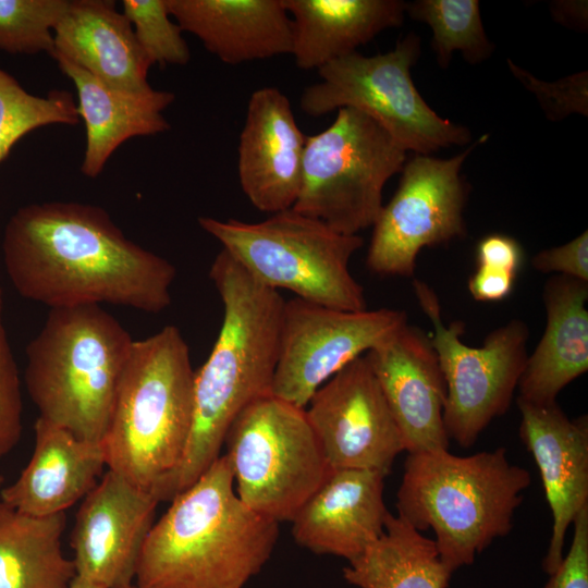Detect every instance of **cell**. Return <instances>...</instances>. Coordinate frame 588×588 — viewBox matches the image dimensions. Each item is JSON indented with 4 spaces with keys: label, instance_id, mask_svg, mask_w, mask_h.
<instances>
[{
    "label": "cell",
    "instance_id": "cell-1",
    "mask_svg": "<svg viewBox=\"0 0 588 588\" xmlns=\"http://www.w3.org/2000/svg\"><path fill=\"white\" fill-rule=\"evenodd\" d=\"M2 255L19 294L50 309L107 303L155 314L171 304L174 266L127 238L98 206L19 208L4 228Z\"/></svg>",
    "mask_w": 588,
    "mask_h": 588
},
{
    "label": "cell",
    "instance_id": "cell-2",
    "mask_svg": "<svg viewBox=\"0 0 588 588\" xmlns=\"http://www.w3.org/2000/svg\"><path fill=\"white\" fill-rule=\"evenodd\" d=\"M209 278L223 305L218 338L195 371L194 411L173 497L193 485L220 456L226 432L252 402L271 394L284 299L256 281L223 248Z\"/></svg>",
    "mask_w": 588,
    "mask_h": 588
},
{
    "label": "cell",
    "instance_id": "cell-3",
    "mask_svg": "<svg viewBox=\"0 0 588 588\" xmlns=\"http://www.w3.org/2000/svg\"><path fill=\"white\" fill-rule=\"evenodd\" d=\"M220 455L155 522L142 548L139 588H243L270 559L279 522L247 506Z\"/></svg>",
    "mask_w": 588,
    "mask_h": 588
},
{
    "label": "cell",
    "instance_id": "cell-4",
    "mask_svg": "<svg viewBox=\"0 0 588 588\" xmlns=\"http://www.w3.org/2000/svg\"><path fill=\"white\" fill-rule=\"evenodd\" d=\"M189 348L175 326L134 340L102 440L107 468L171 500L194 411Z\"/></svg>",
    "mask_w": 588,
    "mask_h": 588
},
{
    "label": "cell",
    "instance_id": "cell-5",
    "mask_svg": "<svg viewBox=\"0 0 588 588\" xmlns=\"http://www.w3.org/2000/svg\"><path fill=\"white\" fill-rule=\"evenodd\" d=\"M530 481L504 448L469 456L448 450L408 453L397 515L420 532L432 529L440 558L454 573L510 532Z\"/></svg>",
    "mask_w": 588,
    "mask_h": 588
},
{
    "label": "cell",
    "instance_id": "cell-6",
    "mask_svg": "<svg viewBox=\"0 0 588 588\" xmlns=\"http://www.w3.org/2000/svg\"><path fill=\"white\" fill-rule=\"evenodd\" d=\"M133 343L100 305L51 308L26 347L25 387L38 417L101 442Z\"/></svg>",
    "mask_w": 588,
    "mask_h": 588
},
{
    "label": "cell",
    "instance_id": "cell-7",
    "mask_svg": "<svg viewBox=\"0 0 588 588\" xmlns=\"http://www.w3.org/2000/svg\"><path fill=\"white\" fill-rule=\"evenodd\" d=\"M198 223L262 285L330 308H367L364 289L350 271L363 246L358 234L339 233L292 208L260 222L200 217Z\"/></svg>",
    "mask_w": 588,
    "mask_h": 588
},
{
    "label": "cell",
    "instance_id": "cell-8",
    "mask_svg": "<svg viewBox=\"0 0 588 588\" xmlns=\"http://www.w3.org/2000/svg\"><path fill=\"white\" fill-rule=\"evenodd\" d=\"M406 151L373 119L341 108L322 132L306 136L298 196L292 209L334 231L357 235L376 222L388 180Z\"/></svg>",
    "mask_w": 588,
    "mask_h": 588
},
{
    "label": "cell",
    "instance_id": "cell-9",
    "mask_svg": "<svg viewBox=\"0 0 588 588\" xmlns=\"http://www.w3.org/2000/svg\"><path fill=\"white\" fill-rule=\"evenodd\" d=\"M224 443L238 498L279 523L291 522L332 471L305 408L271 394L236 416Z\"/></svg>",
    "mask_w": 588,
    "mask_h": 588
},
{
    "label": "cell",
    "instance_id": "cell-10",
    "mask_svg": "<svg viewBox=\"0 0 588 588\" xmlns=\"http://www.w3.org/2000/svg\"><path fill=\"white\" fill-rule=\"evenodd\" d=\"M420 54V38L408 34L387 53L353 52L318 70L299 106L317 118L353 108L377 121L405 150L429 156L442 147L470 142L469 131L438 115L416 89L411 68Z\"/></svg>",
    "mask_w": 588,
    "mask_h": 588
},
{
    "label": "cell",
    "instance_id": "cell-11",
    "mask_svg": "<svg viewBox=\"0 0 588 588\" xmlns=\"http://www.w3.org/2000/svg\"><path fill=\"white\" fill-rule=\"evenodd\" d=\"M413 286L433 328L430 341L445 382L443 422L448 437L469 448L512 402L528 356V328L513 319L490 332L481 346H468L461 339L463 323L443 322L436 292L418 279Z\"/></svg>",
    "mask_w": 588,
    "mask_h": 588
},
{
    "label": "cell",
    "instance_id": "cell-12",
    "mask_svg": "<svg viewBox=\"0 0 588 588\" xmlns=\"http://www.w3.org/2000/svg\"><path fill=\"white\" fill-rule=\"evenodd\" d=\"M479 142L450 159L416 155L373 223L367 267L379 275L413 277L419 252L465 234L462 164Z\"/></svg>",
    "mask_w": 588,
    "mask_h": 588
},
{
    "label": "cell",
    "instance_id": "cell-13",
    "mask_svg": "<svg viewBox=\"0 0 588 588\" xmlns=\"http://www.w3.org/2000/svg\"><path fill=\"white\" fill-rule=\"evenodd\" d=\"M405 323L399 309L352 311L285 301L271 395L306 408L322 384Z\"/></svg>",
    "mask_w": 588,
    "mask_h": 588
},
{
    "label": "cell",
    "instance_id": "cell-14",
    "mask_svg": "<svg viewBox=\"0 0 588 588\" xmlns=\"http://www.w3.org/2000/svg\"><path fill=\"white\" fill-rule=\"evenodd\" d=\"M307 419L332 470L364 469L388 476L405 451L402 433L365 355L311 396Z\"/></svg>",
    "mask_w": 588,
    "mask_h": 588
},
{
    "label": "cell",
    "instance_id": "cell-15",
    "mask_svg": "<svg viewBox=\"0 0 588 588\" xmlns=\"http://www.w3.org/2000/svg\"><path fill=\"white\" fill-rule=\"evenodd\" d=\"M159 502L108 469L76 513L70 538L76 576L103 588L133 584Z\"/></svg>",
    "mask_w": 588,
    "mask_h": 588
},
{
    "label": "cell",
    "instance_id": "cell-16",
    "mask_svg": "<svg viewBox=\"0 0 588 588\" xmlns=\"http://www.w3.org/2000/svg\"><path fill=\"white\" fill-rule=\"evenodd\" d=\"M365 356L402 433L405 451L448 450L445 382L430 338L405 323Z\"/></svg>",
    "mask_w": 588,
    "mask_h": 588
},
{
    "label": "cell",
    "instance_id": "cell-17",
    "mask_svg": "<svg viewBox=\"0 0 588 588\" xmlns=\"http://www.w3.org/2000/svg\"><path fill=\"white\" fill-rule=\"evenodd\" d=\"M517 406L519 437L538 466L553 517L542 562L550 576L563 560L568 527L588 506V419L568 418L556 402L535 404L518 397Z\"/></svg>",
    "mask_w": 588,
    "mask_h": 588
},
{
    "label": "cell",
    "instance_id": "cell-18",
    "mask_svg": "<svg viewBox=\"0 0 588 588\" xmlns=\"http://www.w3.org/2000/svg\"><path fill=\"white\" fill-rule=\"evenodd\" d=\"M306 136L289 98L275 87L255 90L248 100L238 143V180L258 210L275 213L298 196Z\"/></svg>",
    "mask_w": 588,
    "mask_h": 588
},
{
    "label": "cell",
    "instance_id": "cell-19",
    "mask_svg": "<svg viewBox=\"0 0 588 588\" xmlns=\"http://www.w3.org/2000/svg\"><path fill=\"white\" fill-rule=\"evenodd\" d=\"M385 475L364 469H335L298 510L292 523L296 543L317 554L348 562L384 530Z\"/></svg>",
    "mask_w": 588,
    "mask_h": 588
},
{
    "label": "cell",
    "instance_id": "cell-20",
    "mask_svg": "<svg viewBox=\"0 0 588 588\" xmlns=\"http://www.w3.org/2000/svg\"><path fill=\"white\" fill-rule=\"evenodd\" d=\"M33 454L0 500L32 516L65 513L97 485L107 467L101 442L77 438L40 417L34 425Z\"/></svg>",
    "mask_w": 588,
    "mask_h": 588
},
{
    "label": "cell",
    "instance_id": "cell-21",
    "mask_svg": "<svg viewBox=\"0 0 588 588\" xmlns=\"http://www.w3.org/2000/svg\"><path fill=\"white\" fill-rule=\"evenodd\" d=\"M167 7L182 32L224 63L291 54L292 20L283 0H167Z\"/></svg>",
    "mask_w": 588,
    "mask_h": 588
},
{
    "label": "cell",
    "instance_id": "cell-22",
    "mask_svg": "<svg viewBox=\"0 0 588 588\" xmlns=\"http://www.w3.org/2000/svg\"><path fill=\"white\" fill-rule=\"evenodd\" d=\"M102 83L123 90L151 86L152 66L133 27L111 0H71L53 30V51Z\"/></svg>",
    "mask_w": 588,
    "mask_h": 588
},
{
    "label": "cell",
    "instance_id": "cell-23",
    "mask_svg": "<svg viewBox=\"0 0 588 588\" xmlns=\"http://www.w3.org/2000/svg\"><path fill=\"white\" fill-rule=\"evenodd\" d=\"M51 57L76 88L77 112L86 130L81 166L84 175L97 177L125 140L170 128L162 112L174 101L173 93L152 87L144 91L118 89L60 54L52 53Z\"/></svg>",
    "mask_w": 588,
    "mask_h": 588
},
{
    "label": "cell",
    "instance_id": "cell-24",
    "mask_svg": "<svg viewBox=\"0 0 588 588\" xmlns=\"http://www.w3.org/2000/svg\"><path fill=\"white\" fill-rule=\"evenodd\" d=\"M588 282L565 275L549 279L543 290L544 333L527 356L518 382L519 399L556 402L564 387L588 370Z\"/></svg>",
    "mask_w": 588,
    "mask_h": 588
},
{
    "label": "cell",
    "instance_id": "cell-25",
    "mask_svg": "<svg viewBox=\"0 0 588 588\" xmlns=\"http://www.w3.org/2000/svg\"><path fill=\"white\" fill-rule=\"evenodd\" d=\"M292 15V50L296 65L317 71L356 52L389 27L403 23L401 0H283Z\"/></svg>",
    "mask_w": 588,
    "mask_h": 588
},
{
    "label": "cell",
    "instance_id": "cell-26",
    "mask_svg": "<svg viewBox=\"0 0 588 588\" xmlns=\"http://www.w3.org/2000/svg\"><path fill=\"white\" fill-rule=\"evenodd\" d=\"M65 513L23 514L0 500V588H68L76 576L62 551Z\"/></svg>",
    "mask_w": 588,
    "mask_h": 588
},
{
    "label": "cell",
    "instance_id": "cell-27",
    "mask_svg": "<svg viewBox=\"0 0 588 588\" xmlns=\"http://www.w3.org/2000/svg\"><path fill=\"white\" fill-rule=\"evenodd\" d=\"M452 574L433 539L391 513L381 536L343 568L358 588H448Z\"/></svg>",
    "mask_w": 588,
    "mask_h": 588
},
{
    "label": "cell",
    "instance_id": "cell-28",
    "mask_svg": "<svg viewBox=\"0 0 588 588\" xmlns=\"http://www.w3.org/2000/svg\"><path fill=\"white\" fill-rule=\"evenodd\" d=\"M406 12L430 26L432 50L441 68L450 64L455 51L471 64L486 60L493 51L477 0H416L406 3Z\"/></svg>",
    "mask_w": 588,
    "mask_h": 588
},
{
    "label": "cell",
    "instance_id": "cell-29",
    "mask_svg": "<svg viewBox=\"0 0 588 588\" xmlns=\"http://www.w3.org/2000/svg\"><path fill=\"white\" fill-rule=\"evenodd\" d=\"M79 122L73 95L51 90L35 96L0 69V162L27 133L51 124L76 125Z\"/></svg>",
    "mask_w": 588,
    "mask_h": 588
},
{
    "label": "cell",
    "instance_id": "cell-30",
    "mask_svg": "<svg viewBox=\"0 0 588 588\" xmlns=\"http://www.w3.org/2000/svg\"><path fill=\"white\" fill-rule=\"evenodd\" d=\"M69 0H0V50L35 54L53 51V30Z\"/></svg>",
    "mask_w": 588,
    "mask_h": 588
},
{
    "label": "cell",
    "instance_id": "cell-31",
    "mask_svg": "<svg viewBox=\"0 0 588 588\" xmlns=\"http://www.w3.org/2000/svg\"><path fill=\"white\" fill-rule=\"evenodd\" d=\"M122 8L137 42L152 65L188 63L189 48L182 29L170 19L167 0H123Z\"/></svg>",
    "mask_w": 588,
    "mask_h": 588
},
{
    "label": "cell",
    "instance_id": "cell-32",
    "mask_svg": "<svg viewBox=\"0 0 588 588\" xmlns=\"http://www.w3.org/2000/svg\"><path fill=\"white\" fill-rule=\"evenodd\" d=\"M512 73L537 97L547 118L558 121L571 113L588 115V74L580 72L558 82L532 76L507 59Z\"/></svg>",
    "mask_w": 588,
    "mask_h": 588
},
{
    "label": "cell",
    "instance_id": "cell-33",
    "mask_svg": "<svg viewBox=\"0 0 588 588\" xmlns=\"http://www.w3.org/2000/svg\"><path fill=\"white\" fill-rule=\"evenodd\" d=\"M23 403L19 370L2 320L0 287V461L22 434Z\"/></svg>",
    "mask_w": 588,
    "mask_h": 588
},
{
    "label": "cell",
    "instance_id": "cell-34",
    "mask_svg": "<svg viewBox=\"0 0 588 588\" xmlns=\"http://www.w3.org/2000/svg\"><path fill=\"white\" fill-rule=\"evenodd\" d=\"M569 550L543 588H588V506L573 520Z\"/></svg>",
    "mask_w": 588,
    "mask_h": 588
},
{
    "label": "cell",
    "instance_id": "cell-35",
    "mask_svg": "<svg viewBox=\"0 0 588 588\" xmlns=\"http://www.w3.org/2000/svg\"><path fill=\"white\" fill-rule=\"evenodd\" d=\"M536 270L588 282V232L561 246L543 249L532 258Z\"/></svg>",
    "mask_w": 588,
    "mask_h": 588
},
{
    "label": "cell",
    "instance_id": "cell-36",
    "mask_svg": "<svg viewBox=\"0 0 588 588\" xmlns=\"http://www.w3.org/2000/svg\"><path fill=\"white\" fill-rule=\"evenodd\" d=\"M524 258L519 243L504 234H489L476 247L477 266L504 270L516 274Z\"/></svg>",
    "mask_w": 588,
    "mask_h": 588
},
{
    "label": "cell",
    "instance_id": "cell-37",
    "mask_svg": "<svg viewBox=\"0 0 588 588\" xmlns=\"http://www.w3.org/2000/svg\"><path fill=\"white\" fill-rule=\"evenodd\" d=\"M515 278L516 274L504 270L477 266L469 278L468 290L476 301L500 302L512 293Z\"/></svg>",
    "mask_w": 588,
    "mask_h": 588
},
{
    "label": "cell",
    "instance_id": "cell-38",
    "mask_svg": "<svg viewBox=\"0 0 588 588\" xmlns=\"http://www.w3.org/2000/svg\"><path fill=\"white\" fill-rule=\"evenodd\" d=\"M550 8L556 22L575 29L587 28L586 1H555Z\"/></svg>",
    "mask_w": 588,
    "mask_h": 588
},
{
    "label": "cell",
    "instance_id": "cell-39",
    "mask_svg": "<svg viewBox=\"0 0 588 588\" xmlns=\"http://www.w3.org/2000/svg\"><path fill=\"white\" fill-rule=\"evenodd\" d=\"M68 588H103L79 576H75Z\"/></svg>",
    "mask_w": 588,
    "mask_h": 588
},
{
    "label": "cell",
    "instance_id": "cell-40",
    "mask_svg": "<svg viewBox=\"0 0 588 588\" xmlns=\"http://www.w3.org/2000/svg\"><path fill=\"white\" fill-rule=\"evenodd\" d=\"M121 588H139L138 586L135 585V583L133 584H130V585H126V586H123Z\"/></svg>",
    "mask_w": 588,
    "mask_h": 588
},
{
    "label": "cell",
    "instance_id": "cell-41",
    "mask_svg": "<svg viewBox=\"0 0 588 588\" xmlns=\"http://www.w3.org/2000/svg\"><path fill=\"white\" fill-rule=\"evenodd\" d=\"M2 487H3V476H2V474L0 473V490H1Z\"/></svg>",
    "mask_w": 588,
    "mask_h": 588
}]
</instances>
